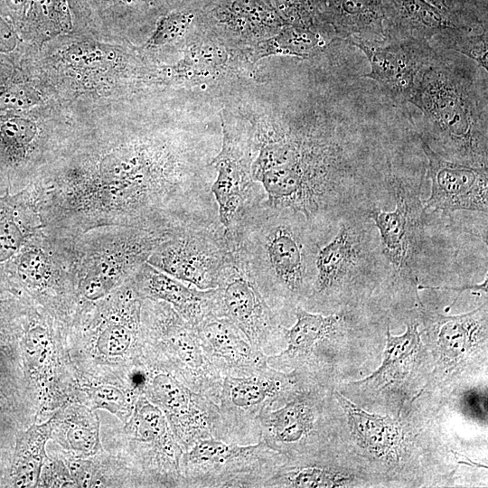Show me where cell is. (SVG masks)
I'll use <instances>...</instances> for the list:
<instances>
[{"label":"cell","instance_id":"cell-21","mask_svg":"<svg viewBox=\"0 0 488 488\" xmlns=\"http://www.w3.org/2000/svg\"><path fill=\"white\" fill-rule=\"evenodd\" d=\"M323 412L324 401L319 391L307 382L285 403L267 408L260 415L258 440L287 459L320 455L324 439Z\"/></svg>","mask_w":488,"mask_h":488},{"label":"cell","instance_id":"cell-17","mask_svg":"<svg viewBox=\"0 0 488 488\" xmlns=\"http://www.w3.org/2000/svg\"><path fill=\"white\" fill-rule=\"evenodd\" d=\"M306 382L295 371L285 372L268 364L244 376H224L219 402L224 440L257 443L260 415L285 403Z\"/></svg>","mask_w":488,"mask_h":488},{"label":"cell","instance_id":"cell-14","mask_svg":"<svg viewBox=\"0 0 488 488\" xmlns=\"http://www.w3.org/2000/svg\"><path fill=\"white\" fill-rule=\"evenodd\" d=\"M286 461V455L261 439L255 444L239 445L205 438L183 452L181 470L186 487H264Z\"/></svg>","mask_w":488,"mask_h":488},{"label":"cell","instance_id":"cell-7","mask_svg":"<svg viewBox=\"0 0 488 488\" xmlns=\"http://www.w3.org/2000/svg\"><path fill=\"white\" fill-rule=\"evenodd\" d=\"M315 269L303 307L321 314L335 310L387 277L379 232L365 212H354L341 221L333 237L320 247Z\"/></svg>","mask_w":488,"mask_h":488},{"label":"cell","instance_id":"cell-38","mask_svg":"<svg viewBox=\"0 0 488 488\" xmlns=\"http://www.w3.org/2000/svg\"><path fill=\"white\" fill-rule=\"evenodd\" d=\"M28 39L42 42L73 30L68 0H29L18 29Z\"/></svg>","mask_w":488,"mask_h":488},{"label":"cell","instance_id":"cell-18","mask_svg":"<svg viewBox=\"0 0 488 488\" xmlns=\"http://www.w3.org/2000/svg\"><path fill=\"white\" fill-rule=\"evenodd\" d=\"M221 142L211 161L216 172L211 192L218 205L219 219L229 228L248 207L267 200L262 185L252 177L255 158L251 124L246 114L226 108L220 112Z\"/></svg>","mask_w":488,"mask_h":488},{"label":"cell","instance_id":"cell-25","mask_svg":"<svg viewBox=\"0 0 488 488\" xmlns=\"http://www.w3.org/2000/svg\"><path fill=\"white\" fill-rule=\"evenodd\" d=\"M35 183L15 193L0 195V297L7 296L10 270L24 246L44 229Z\"/></svg>","mask_w":488,"mask_h":488},{"label":"cell","instance_id":"cell-28","mask_svg":"<svg viewBox=\"0 0 488 488\" xmlns=\"http://www.w3.org/2000/svg\"><path fill=\"white\" fill-rule=\"evenodd\" d=\"M129 281L142 298L169 304L195 328L213 314L214 288L201 290L158 270L147 262L133 274Z\"/></svg>","mask_w":488,"mask_h":488},{"label":"cell","instance_id":"cell-16","mask_svg":"<svg viewBox=\"0 0 488 488\" xmlns=\"http://www.w3.org/2000/svg\"><path fill=\"white\" fill-rule=\"evenodd\" d=\"M172 64H155L148 84L174 90H220L256 77V64L245 49L230 47L195 27Z\"/></svg>","mask_w":488,"mask_h":488},{"label":"cell","instance_id":"cell-5","mask_svg":"<svg viewBox=\"0 0 488 488\" xmlns=\"http://www.w3.org/2000/svg\"><path fill=\"white\" fill-rule=\"evenodd\" d=\"M142 301L128 279L103 298L77 306L64 332L77 382L112 381L140 360Z\"/></svg>","mask_w":488,"mask_h":488},{"label":"cell","instance_id":"cell-31","mask_svg":"<svg viewBox=\"0 0 488 488\" xmlns=\"http://www.w3.org/2000/svg\"><path fill=\"white\" fill-rule=\"evenodd\" d=\"M428 331L435 341L440 366L454 369L487 335V301L456 315L436 314Z\"/></svg>","mask_w":488,"mask_h":488},{"label":"cell","instance_id":"cell-8","mask_svg":"<svg viewBox=\"0 0 488 488\" xmlns=\"http://www.w3.org/2000/svg\"><path fill=\"white\" fill-rule=\"evenodd\" d=\"M106 418H99L103 449L126 459L143 487H186L181 470L184 451L164 413L145 395H139L126 422Z\"/></svg>","mask_w":488,"mask_h":488},{"label":"cell","instance_id":"cell-43","mask_svg":"<svg viewBox=\"0 0 488 488\" xmlns=\"http://www.w3.org/2000/svg\"><path fill=\"white\" fill-rule=\"evenodd\" d=\"M444 49L459 53L488 70V29H452L436 37Z\"/></svg>","mask_w":488,"mask_h":488},{"label":"cell","instance_id":"cell-24","mask_svg":"<svg viewBox=\"0 0 488 488\" xmlns=\"http://www.w3.org/2000/svg\"><path fill=\"white\" fill-rule=\"evenodd\" d=\"M73 27L100 36L128 39L134 32L152 31L172 9L167 0H68Z\"/></svg>","mask_w":488,"mask_h":488},{"label":"cell","instance_id":"cell-20","mask_svg":"<svg viewBox=\"0 0 488 488\" xmlns=\"http://www.w3.org/2000/svg\"><path fill=\"white\" fill-rule=\"evenodd\" d=\"M367 57L371 71L363 76L374 80L395 105L410 102L424 72L437 51L429 41L384 34L379 41L352 40Z\"/></svg>","mask_w":488,"mask_h":488},{"label":"cell","instance_id":"cell-2","mask_svg":"<svg viewBox=\"0 0 488 488\" xmlns=\"http://www.w3.org/2000/svg\"><path fill=\"white\" fill-rule=\"evenodd\" d=\"M246 115L266 202L303 215L324 243L346 216L393 202L391 162L375 159L370 143L331 116Z\"/></svg>","mask_w":488,"mask_h":488},{"label":"cell","instance_id":"cell-45","mask_svg":"<svg viewBox=\"0 0 488 488\" xmlns=\"http://www.w3.org/2000/svg\"><path fill=\"white\" fill-rule=\"evenodd\" d=\"M37 487H76L55 443L49 440Z\"/></svg>","mask_w":488,"mask_h":488},{"label":"cell","instance_id":"cell-9","mask_svg":"<svg viewBox=\"0 0 488 488\" xmlns=\"http://www.w3.org/2000/svg\"><path fill=\"white\" fill-rule=\"evenodd\" d=\"M66 324L33 300H24L21 345L37 405L35 423L78 401L76 372L64 342Z\"/></svg>","mask_w":488,"mask_h":488},{"label":"cell","instance_id":"cell-53","mask_svg":"<svg viewBox=\"0 0 488 488\" xmlns=\"http://www.w3.org/2000/svg\"><path fill=\"white\" fill-rule=\"evenodd\" d=\"M5 192H7V187L4 179L2 178L0 174V195L4 194Z\"/></svg>","mask_w":488,"mask_h":488},{"label":"cell","instance_id":"cell-1","mask_svg":"<svg viewBox=\"0 0 488 488\" xmlns=\"http://www.w3.org/2000/svg\"><path fill=\"white\" fill-rule=\"evenodd\" d=\"M214 134L155 117L74 124L40 180L45 230L76 237L108 226L221 222L211 192Z\"/></svg>","mask_w":488,"mask_h":488},{"label":"cell","instance_id":"cell-19","mask_svg":"<svg viewBox=\"0 0 488 488\" xmlns=\"http://www.w3.org/2000/svg\"><path fill=\"white\" fill-rule=\"evenodd\" d=\"M229 249L221 222L176 229L153 251L147 263L201 290L215 288Z\"/></svg>","mask_w":488,"mask_h":488},{"label":"cell","instance_id":"cell-35","mask_svg":"<svg viewBox=\"0 0 488 488\" xmlns=\"http://www.w3.org/2000/svg\"><path fill=\"white\" fill-rule=\"evenodd\" d=\"M334 40L338 39L328 26L305 28L286 24L273 36L246 50L254 64L275 55L310 59Z\"/></svg>","mask_w":488,"mask_h":488},{"label":"cell","instance_id":"cell-29","mask_svg":"<svg viewBox=\"0 0 488 488\" xmlns=\"http://www.w3.org/2000/svg\"><path fill=\"white\" fill-rule=\"evenodd\" d=\"M384 34L429 41L457 28L483 31L427 0H382Z\"/></svg>","mask_w":488,"mask_h":488},{"label":"cell","instance_id":"cell-34","mask_svg":"<svg viewBox=\"0 0 488 488\" xmlns=\"http://www.w3.org/2000/svg\"><path fill=\"white\" fill-rule=\"evenodd\" d=\"M55 445L76 487H143L140 475L120 456L103 449L94 455L80 457Z\"/></svg>","mask_w":488,"mask_h":488},{"label":"cell","instance_id":"cell-40","mask_svg":"<svg viewBox=\"0 0 488 488\" xmlns=\"http://www.w3.org/2000/svg\"><path fill=\"white\" fill-rule=\"evenodd\" d=\"M195 19L194 4L166 11L156 20L149 37L140 49L149 53L164 47H181L193 30Z\"/></svg>","mask_w":488,"mask_h":488},{"label":"cell","instance_id":"cell-49","mask_svg":"<svg viewBox=\"0 0 488 488\" xmlns=\"http://www.w3.org/2000/svg\"><path fill=\"white\" fill-rule=\"evenodd\" d=\"M464 409L469 415L486 421V396L478 390L472 389L462 396Z\"/></svg>","mask_w":488,"mask_h":488},{"label":"cell","instance_id":"cell-51","mask_svg":"<svg viewBox=\"0 0 488 488\" xmlns=\"http://www.w3.org/2000/svg\"><path fill=\"white\" fill-rule=\"evenodd\" d=\"M427 2H429L430 4L434 5L435 6H436L437 8H439L440 10L444 11L445 13H447V14H453L458 18H460L458 15H456L455 13H453L451 11V9L449 8V5L447 4V0H427ZM461 19V18H460ZM463 20V19H461ZM464 21V20H463ZM466 23V22H465Z\"/></svg>","mask_w":488,"mask_h":488},{"label":"cell","instance_id":"cell-36","mask_svg":"<svg viewBox=\"0 0 488 488\" xmlns=\"http://www.w3.org/2000/svg\"><path fill=\"white\" fill-rule=\"evenodd\" d=\"M354 477L329 465L319 455L287 459L264 487L338 488L352 486Z\"/></svg>","mask_w":488,"mask_h":488},{"label":"cell","instance_id":"cell-10","mask_svg":"<svg viewBox=\"0 0 488 488\" xmlns=\"http://www.w3.org/2000/svg\"><path fill=\"white\" fill-rule=\"evenodd\" d=\"M126 379L164 413L183 451L202 439L224 440L219 404L192 390L145 343L142 357Z\"/></svg>","mask_w":488,"mask_h":488},{"label":"cell","instance_id":"cell-44","mask_svg":"<svg viewBox=\"0 0 488 488\" xmlns=\"http://www.w3.org/2000/svg\"><path fill=\"white\" fill-rule=\"evenodd\" d=\"M278 15L289 25L315 28L320 22L317 0H268Z\"/></svg>","mask_w":488,"mask_h":488},{"label":"cell","instance_id":"cell-27","mask_svg":"<svg viewBox=\"0 0 488 488\" xmlns=\"http://www.w3.org/2000/svg\"><path fill=\"white\" fill-rule=\"evenodd\" d=\"M294 317V324L282 329L286 349L277 354L268 355L267 359L270 367L285 372L299 371L305 366L316 348L341 331L345 314L342 312L324 314L297 305Z\"/></svg>","mask_w":488,"mask_h":488},{"label":"cell","instance_id":"cell-48","mask_svg":"<svg viewBox=\"0 0 488 488\" xmlns=\"http://www.w3.org/2000/svg\"><path fill=\"white\" fill-rule=\"evenodd\" d=\"M29 0H0V14L18 30L26 14Z\"/></svg>","mask_w":488,"mask_h":488},{"label":"cell","instance_id":"cell-12","mask_svg":"<svg viewBox=\"0 0 488 488\" xmlns=\"http://www.w3.org/2000/svg\"><path fill=\"white\" fill-rule=\"evenodd\" d=\"M144 343L192 390L220 402L223 377L207 358L197 329L169 304L143 298Z\"/></svg>","mask_w":488,"mask_h":488},{"label":"cell","instance_id":"cell-52","mask_svg":"<svg viewBox=\"0 0 488 488\" xmlns=\"http://www.w3.org/2000/svg\"><path fill=\"white\" fill-rule=\"evenodd\" d=\"M171 8L183 6V5H192L193 3L199 2L201 0H167Z\"/></svg>","mask_w":488,"mask_h":488},{"label":"cell","instance_id":"cell-42","mask_svg":"<svg viewBox=\"0 0 488 488\" xmlns=\"http://www.w3.org/2000/svg\"><path fill=\"white\" fill-rule=\"evenodd\" d=\"M42 101L41 92L14 67L0 66V113L24 112Z\"/></svg>","mask_w":488,"mask_h":488},{"label":"cell","instance_id":"cell-23","mask_svg":"<svg viewBox=\"0 0 488 488\" xmlns=\"http://www.w3.org/2000/svg\"><path fill=\"white\" fill-rule=\"evenodd\" d=\"M421 148L427 159L426 178L430 194L425 210L450 217L458 211L488 214V167H476L446 160L424 141Z\"/></svg>","mask_w":488,"mask_h":488},{"label":"cell","instance_id":"cell-11","mask_svg":"<svg viewBox=\"0 0 488 488\" xmlns=\"http://www.w3.org/2000/svg\"><path fill=\"white\" fill-rule=\"evenodd\" d=\"M394 209L373 208L366 215L379 232L387 277L418 289V270L424 245L427 211L421 200L424 173H391Z\"/></svg>","mask_w":488,"mask_h":488},{"label":"cell","instance_id":"cell-4","mask_svg":"<svg viewBox=\"0 0 488 488\" xmlns=\"http://www.w3.org/2000/svg\"><path fill=\"white\" fill-rule=\"evenodd\" d=\"M229 230L246 255L258 286L283 325L304 305L324 244L303 215L266 200L243 211ZM286 326V325H285Z\"/></svg>","mask_w":488,"mask_h":488},{"label":"cell","instance_id":"cell-50","mask_svg":"<svg viewBox=\"0 0 488 488\" xmlns=\"http://www.w3.org/2000/svg\"><path fill=\"white\" fill-rule=\"evenodd\" d=\"M418 289H430V290H444V291H452L457 292L456 300L459 298L462 293L465 291L478 292L487 295L488 291V277L486 276L485 280L480 284H465L459 286H427L418 284Z\"/></svg>","mask_w":488,"mask_h":488},{"label":"cell","instance_id":"cell-37","mask_svg":"<svg viewBox=\"0 0 488 488\" xmlns=\"http://www.w3.org/2000/svg\"><path fill=\"white\" fill-rule=\"evenodd\" d=\"M78 402L93 410H103L121 422L131 416L140 395L124 380L77 382Z\"/></svg>","mask_w":488,"mask_h":488},{"label":"cell","instance_id":"cell-46","mask_svg":"<svg viewBox=\"0 0 488 488\" xmlns=\"http://www.w3.org/2000/svg\"><path fill=\"white\" fill-rule=\"evenodd\" d=\"M23 300L17 297H0V337L22 336Z\"/></svg>","mask_w":488,"mask_h":488},{"label":"cell","instance_id":"cell-26","mask_svg":"<svg viewBox=\"0 0 488 488\" xmlns=\"http://www.w3.org/2000/svg\"><path fill=\"white\" fill-rule=\"evenodd\" d=\"M196 329L207 358L222 377L244 376L267 364V355L226 317L211 314Z\"/></svg>","mask_w":488,"mask_h":488},{"label":"cell","instance_id":"cell-6","mask_svg":"<svg viewBox=\"0 0 488 488\" xmlns=\"http://www.w3.org/2000/svg\"><path fill=\"white\" fill-rule=\"evenodd\" d=\"M176 229L108 226L67 236L77 306L101 299L126 283Z\"/></svg>","mask_w":488,"mask_h":488},{"label":"cell","instance_id":"cell-30","mask_svg":"<svg viewBox=\"0 0 488 488\" xmlns=\"http://www.w3.org/2000/svg\"><path fill=\"white\" fill-rule=\"evenodd\" d=\"M334 397L345 412L356 443L369 455L389 464H399L405 452V432L399 422L388 416L370 413L338 391Z\"/></svg>","mask_w":488,"mask_h":488},{"label":"cell","instance_id":"cell-22","mask_svg":"<svg viewBox=\"0 0 488 488\" xmlns=\"http://www.w3.org/2000/svg\"><path fill=\"white\" fill-rule=\"evenodd\" d=\"M195 27L234 48H247L278 33L286 23L268 0H201Z\"/></svg>","mask_w":488,"mask_h":488},{"label":"cell","instance_id":"cell-15","mask_svg":"<svg viewBox=\"0 0 488 488\" xmlns=\"http://www.w3.org/2000/svg\"><path fill=\"white\" fill-rule=\"evenodd\" d=\"M225 230L229 249L214 288L213 314L230 319L252 345L267 354L284 342L285 325L262 296L237 239Z\"/></svg>","mask_w":488,"mask_h":488},{"label":"cell","instance_id":"cell-41","mask_svg":"<svg viewBox=\"0 0 488 488\" xmlns=\"http://www.w3.org/2000/svg\"><path fill=\"white\" fill-rule=\"evenodd\" d=\"M386 334V347L380 366L369 377L360 380V384L381 380L385 375L396 372L412 360L421 345L418 323L408 324L406 332L400 335H393L388 324Z\"/></svg>","mask_w":488,"mask_h":488},{"label":"cell","instance_id":"cell-54","mask_svg":"<svg viewBox=\"0 0 488 488\" xmlns=\"http://www.w3.org/2000/svg\"><path fill=\"white\" fill-rule=\"evenodd\" d=\"M317 1L320 6V10H322L327 4H329L333 0H317Z\"/></svg>","mask_w":488,"mask_h":488},{"label":"cell","instance_id":"cell-32","mask_svg":"<svg viewBox=\"0 0 488 488\" xmlns=\"http://www.w3.org/2000/svg\"><path fill=\"white\" fill-rule=\"evenodd\" d=\"M51 438L70 455L89 457L103 450L99 412L71 401L59 408L49 419Z\"/></svg>","mask_w":488,"mask_h":488},{"label":"cell","instance_id":"cell-33","mask_svg":"<svg viewBox=\"0 0 488 488\" xmlns=\"http://www.w3.org/2000/svg\"><path fill=\"white\" fill-rule=\"evenodd\" d=\"M320 22L346 42L384 38L382 0H333L321 10Z\"/></svg>","mask_w":488,"mask_h":488},{"label":"cell","instance_id":"cell-39","mask_svg":"<svg viewBox=\"0 0 488 488\" xmlns=\"http://www.w3.org/2000/svg\"><path fill=\"white\" fill-rule=\"evenodd\" d=\"M51 438L48 420L32 424L23 433L13 468L14 487H37L41 470L47 456L46 446Z\"/></svg>","mask_w":488,"mask_h":488},{"label":"cell","instance_id":"cell-13","mask_svg":"<svg viewBox=\"0 0 488 488\" xmlns=\"http://www.w3.org/2000/svg\"><path fill=\"white\" fill-rule=\"evenodd\" d=\"M30 112L0 113V174L10 193L41 179L73 127L70 122Z\"/></svg>","mask_w":488,"mask_h":488},{"label":"cell","instance_id":"cell-47","mask_svg":"<svg viewBox=\"0 0 488 488\" xmlns=\"http://www.w3.org/2000/svg\"><path fill=\"white\" fill-rule=\"evenodd\" d=\"M449 8L467 23L488 28V0H447Z\"/></svg>","mask_w":488,"mask_h":488},{"label":"cell","instance_id":"cell-3","mask_svg":"<svg viewBox=\"0 0 488 488\" xmlns=\"http://www.w3.org/2000/svg\"><path fill=\"white\" fill-rule=\"evenodd\" d=\"M437 51L410 99L422 113L419 139L441 157L488 167L487 70Z\"/></svg>","mask_w":488,"mask_h":488}]
</instances>
